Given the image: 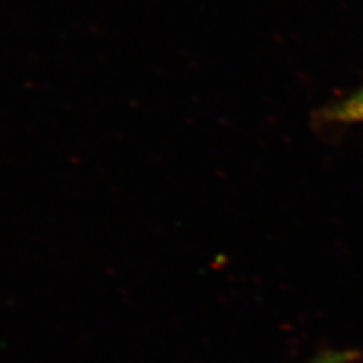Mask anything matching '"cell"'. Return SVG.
Wrapping results in <instances>:
<instances>
[{"label": "cell", "mask_w": 363, "mask_h": 363, "mask_svg": "<svg viewBox=\"0 0 363 363\" xmlns=\"http://www.w3.org/2000/svg\"><path fill=\"white\" fill-rule=\"evenodd\" d=\"M348 360H350L348 354L332 353V354H323L312 363H347Z\"/></svg>", "instance_id": "7a4b0ae2"}, {"label": "cell", "mask_w": 363, "mask_h": 363, "mask_svg": "<svg viewBox=\"0 0 363 363\" xmlns=\"http://www.w3.org/2000/svg\"><path fill=\"white\" fill-rule=\"evenodd\" d=\"M325 118L336 123L363 124V85L325 111Z\"/></svg>", "instance_id": "6da1fadb"}]
</instances>
